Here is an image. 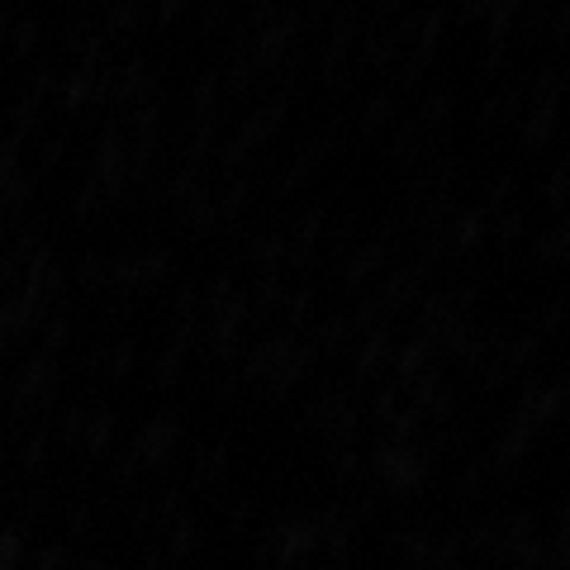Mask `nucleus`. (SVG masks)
<instances>
[]
</instances>
